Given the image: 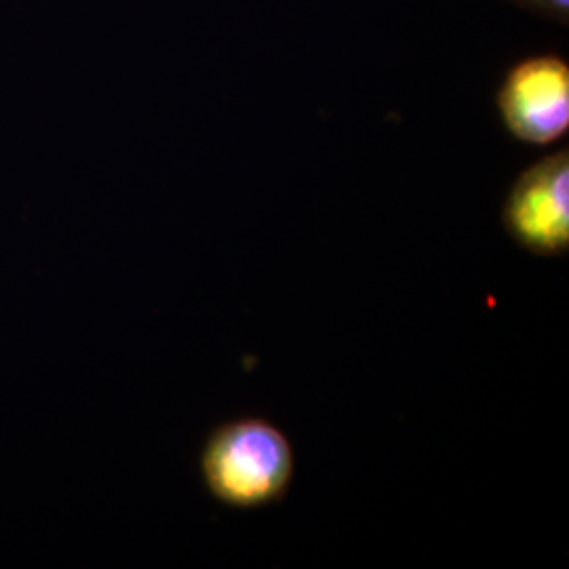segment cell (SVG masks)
<instances>
[{
    "label": "cell",
    "mask_w": 569,
    "mask_h": 569,
    "mask_svg": "<svg viewBox=\"0 0 569 569\" xmlns=\"http://www.w3.org/2000/svg\"><path fill=\"white\" fill-rule=\"evenodd\" d=\"M498 108L521 142L547 146L568 133L569 66L561 58H533L515 66L498 91Z\"/></svg>",
    "instance_id": "cell-3"
},
{
    "label": "cell",
    "mask_w": 569,
    "mask_h": 569,
    "mask_svg": "<svg viewBox=\"0 0 569 569\" xmlns=\"http://www.w3.org/2000/svg\"><path fill=\"white\" fill-rule=\"evenodd\" d=\"M293 470L289 439L262 418L216 428L201 451L204 486L216 500L234 509L279 502L293 481Z\"/></svg>",
    "instance_id": "cell-1"
},
{
    "label": "cell",
    "mask_w": 569,
    "mask_h": 569,
    "mask_svg": "<svg viewBox=\"0 0 569 569\" xmlns=\"http://www.w3.org/2000/svg\"><path fill=\"white\" fill-rule=\"evenodd\" d=\"M521 4L523 9H529L542 18L568 23L569 0H512Z\"/></svg>",
    "instance_id": "cell-4"
},
{
    "label": "cell",
    "mask_w": 569,
    "mask_h": 569,
    "mask_svg": "<svg viewBox=\"0 0 569 569\" xmlns=\"http://www.w3.org/2000/svg\"><path fill=\"white\" fill-rule=\"evenodd\" d=\"M510 239L540 258H559L569 249L568 148L531 164L512 183L502 209Z\"/></svg>",
    "instance_id": "cell-2"
}]
</instances>
